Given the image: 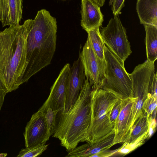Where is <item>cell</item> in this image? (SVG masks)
Wrapping results in <instances>:
<instances>
[{
    "label": "cell",
    "instance_id": "obj_4",
    "mask_svg": "<svg viewBox=\"0 0 157 157\" xmlns=\"http://www.w3.org/2000/svg\"><path fill=\"white\" fill-rule=\"evenodd\" d=\"M91 97V120L85 141L93 144L114 129V126L110 121V115L113 107L120 99L102 88L92 89Z\"/></svg>",
    "mask_w": 157,
    "mask_h": 157
},
{
    "label": "cell",
    "instance_id": "obj_27",
    "mask_svg": "<svg viewBox=\"0 0 157 157\" xmlns=\"http://www.w3.org/2000/svg\"><path fill=\"white\" fill-rule=\"evenodd\" d=\"M118 148L114 150L108 149L103 150L92 155L91 157H107L111 156L117 153Z\"/></svg>",
    "mask_w": 157,
    "mask_h": 157
},
{
    "label": "cell",
    "instance_id": "obj_28",
    "mask_svg": "<svg viewBox=\"0 0 157 157\" xmlns=\"http://www.w3.org/2000/svg\"><path fill=\"white\" fill-rule=\"evenodd\" d=\"M8 93L6 89L0 81V111L3 105L5 97Z\"/></svg>",
    "mask_w": 157,
    "mask_h": 157
},
{
    "label": "cell",
    "instance_id": "obj_7",
    "mask_svg": "<svg viewBox=\"0 0 157 157\" xmlns=\"http://www.w3.org/2000/svg\"><path fill=\"white\" fill-rule=\"evenodd\" d=\"M155 62L147 60L137 66L129 74L132 82V97H136L135 107L142 109L143 103L150 94L154 80L157 77L155 73Z\"/></svg>",
    "mask_w": 157,
    "mask_h": 157
},
{
    "label": "cell",
    "instance_id": "obj_21",
    "mask_svg": "<svg viewBox=\"0 0 157 157\" xmlns=\"http://www.w3.org/2000/svg\"><path fill=\"white\" fill-rule=\"evenodd\" d=\"M48 144H40L23 148L19 152L17 157H35L40 155L47 148Z\"/></svg>",
    "mask_w": 157,
    "mask_h": 157
},
{
    "label": "cell",
    "instance_id": "obj_16",
    "mask_svg": "<svg viewBox=\"0 0 157 157\" xmlns=\"http://www.w3.org/2000/svg\"><path fill=\"white\" fill-rule=\"evenodd\" d=\"M136 9L141 24L157 26V0H137Z\"/></svg>",
    "mask_w": 157,
    "mask_h": 157
},
{
    "label": "cell",
    "instance_id": "obj_17",
    "mask_svg": "<svg viewBox=\"0 0 157 157\" xmlns=\"http://www.w3.org/2000/svg\"><path fill=\"white\" fill-rule=\"evenodd\" d=\"M144 25L147 60L155 62L157 59V26L147 24Z\"/></svg>",
    "mask_w": 157,
    "mask_h": 157
},
{
    "label": "cell",
    "instance_id": "obj_19",
    "mask_svg": "<svg viewBox=\"0 0 157 157\" xmlns=\"http://www.w3.org/2000/svg\"><path fill=\"white\" fill-rule=\"evenodd\" d=\"M146 113L139 117L135 122L131 128L128 137L125 141L129 143L132 142L139 137L147 132L148 121Z\"/></svg>",
    "mask_w": 157,
    "mask_h": 157
},
{
    "label": "cell",
    "instance_id": "obj_1",
    "mask_svg": "<svg viewBox=\"0 0 157 157\" xmlns=\"http://www.w3.org/2000/svg\"><path fill=\"white\" fill-rule=\"evenodd\" d=\"M33 20L0 31V81L8 93L22 84L26 65L27 39Z\"/></svg>",
    "mask_w": 157,
    "mask_h": 157
},
{
    "label": "cell",
    "instance_id": "obj_14",
    "mask_svg": "<svg viewBox=\"0 0 157 157\" xmlns=\"http://www.w3.org/2000/svg\"><path fill=\"white\" fill-rule=\"evenodd\" d=\"M23 8V0H0V22L2 26L19 25Z\"/></svg>",
    "mask_w": 157,
    "mask_h": 157
},
{
    "label": "cell",
    "instance_id": "obj_29",
    "mask_svg": "<svg viewBox=\"0 0 157 157\" xmlns=\"http://www.w3.org/2000/svg\"><path fill=\"white\" fill-rule=\"evenodd\" d=\"M93 2L97 4L99 6H102L105 4L106 0H92Z\"/></svg>",
    "mask_w": 157,
    "mask_h": 157
},
{
    "label": "cell",
    "instance_id": "obj_12",
    "mask_svg": "<svg viewBox=\"0 0 157 157\" xmlns=\"http://www.w3.org/2000/svg\"><path fill=\"white\" fill-rule=\"evenodd\" d=\"M85 75L83 65L79 55L70 67L67 86L65 110H70L78 97L85 82Z\"/></svg>",
    "mask_w": 157,
    "mask_h": 157
},
{
    "label": "cell",
    "instance_id": "obj_6",
    "mask_svg": "<svg viewBox=\"0 0 157 157\" xmlns=\"http://www.w3.org/2000/svg\"><path fill=\"white\" fill-rule=\"evenodd\" d=\"M126 30L119 15H114L100 34L105 45L119 60L124 62L132 51Z\"/></svg>",
    "mask_w": 157,
    "mask_h": 157
},
{
    "label": "cell",
    "instance_id": "obj_23",
    "mask_svg": "<svg viewBox=\"0 0 157 157\" xmlns=\"http://www.w3.org/2000/svg\"><path fill=\"white\" fill-rule=\"evenodd\" d=\"M42 111L44 112L46 121L51 135H52L56 126L57 114L58 112L49 107L47 108Z\"/></svg>",
    "mask_w": 157,
    "mask_h": 157
},
{
    "label": "cell",
    "instance_id": "obj_24",
    "mask_svg": "<svg viewBox=\"0 0 157 157\" xmlns=\"http://www.w3.org/2000/svg\"><path fill=\"white\" fill-rule=\"evenodd\" d=\"M121 99H119L116 102L111 111L110 119L111 122L114 126L116 120L119 115L121 107Z\"/></svg>",
    "mask_w": 157,
    "mask_h": 157
},
{
    "label": "cell",
    "instance_id": "obj_25",
    "mask_svg": "<svg viewBox=\"0 0 157 157\" xmlns=\"http://www.w3.org/2000/svg\"><path fill=\"white\" fill-rule=\"evenodd\" d=\"M124 1L125 0H113L112 5L114 15H119L121 13V10L124 6Z\"/></svg>",
    "mask_w": 157,
    "mask_h": 157
},
{
    "label": "cell",
    "instance_id": "obj_18",
    "mask_svg": "<svg viewBox=\"0 0 157 157\" xmlns=\"http://www.w3.org/2000/svg\"><path fill=\"white\" fill-rule=\"evenodd\" d=\"M99 28V27H97L92 29L87 33L88 37L90 39L97 59L105 71L106 63L104 48L105 45L102 39Z\"/></svg>",
    "mask_w": 157,
    "mask_h": 157
},
{
    "label": "cell",
    "instance_id": "obj_13",
    "mask_svg": "<svg viewBox=\"0 0 157 157\" xmlns=\"http://www.w3.org/2000/svg\"><path fill=\"white\" fill-rule=\"evenodd\" d=\"M114 130L93 144L89 143L76 147L68 151L66 157H91L100 151L109 149L115 145L113 142Z\"/></svg>",
    "mask_w": 157,
    "mask_h": 157
},
{
    "label": "cell",
    "instance_id": "obj_3",
    "mask_svg": "<svg viewBox=\"0 0 157 157\" xmlns=\"http://www.w3.org/2000/svg\"><path fill=\"white\" fill-rule=\"evenodd\" d=\"M92 88L86 79L71 109L59 112L52 136L58 139L62 146L69 151L80 142L85 141L90 125Z\"/></svg>",
    "mask_w": 157,
    "mask_h": 157
},
{
    "label": "cell",
    "instance_id": "obj_9",
    "mask_svg": "<svg viewBox=\"0 0 157 157\" xmlns=\"http://www.w3.org/2000/svg\"><path fill=\"white\" fill-rule=\"evenodd\" d=\"M51 135L44 112L39 109L27 123L23 136L25 147L46 143Z\"/></svg>",
    "mask_w": 157,
    "mask_h": 157
},
{
    "label": "cell",
    "instance_id": "obj_22",
    "mask_svg": "<svg viewBox=\"0 0 157 157\" xmlns=\"http://www.w3.org/2000/svg\"><path fill=\"white\" fill-rule=\"evenodd\" d=\"M157 103V95L155 94H149L144 101L142 110L144 113H146L148 119L156 108Z\"/></svg>",
    "mask_w": 157,
    "mask_h": 157
},
{
    "label": "cell",
    "instance_id": "obj_10",
    "mask_svg": "<svg viewBox=\"0 0 157 157\" xmlns=\"http://www.w3.org/2000/svg\"><path fill=\"white\" fill-rule=\"evenodd\" d=\"M71 66L69 63L65 64L51 88L49 96L39 109L43 111L47 108L60 112L65 110L67 86Z\"/></svg>",
    "mask_w": 157,
    "mask_h": 157
},
{
    "label": "cell",
    "instance_id": "obj_26",
    "mask_svg": "<svg viewBox=\"0 0 157 157\" xmlns=\"http://www.w3.org/2000/svg\"><path fill=\"white\" fill-rule=\"evenodd\" d=\"M155 117L150 116L148 119V128L147 136V139H149L155 132L156 128L157 123Z\"/></svg>",
    "mask_w": 157,
    "mask_h": 157
},
{
    "label": "cell",
    "instance_id": "obj_8",
    "mask_svg": "<svg viewBox=\"0 0 157 157\" xmlns=\"http://www.w3.org/2000/svg\"><path fill=\"white\" fill-rule=\"evenodd\" d=\"M79 54L86 77L92 89L101 88L105 71L97 59L88 37Z\"/></svg>",
    "mask_w": 157,
    "mask_h": 157
},
{
    "label": "cell",
    "instance_id": "obj_30",
    "mask_svg": "<svg viewBox=\"0 0 157 157\" xmlns=\"http://www.w3.org/2000/svg\"><path fill=\"white\" fill-rule=\"evenodd\" d=\"M7 155L6 153H0V157H5Z\"/></svg>",
    "mask_w": 157,
    "mask_h": 157
},
{
    "label": "cell",
    "instance_id": "obj_11",
    "mask_svg": "<svg viewBox=\"0 0 157 157\" xmlns=\"http://www.w3.org/2000/svg\"><path fill=\"white\" fill-rule=\"evenodd\" d=\"M136 97L121 99L119 115L115 123L113 142L115 144L125 142L128 139L132 125V110Z\"/></svg>",
    "mask_w": 157,
    "mask_h": 157
},
{
    "label": "cell",
    "instance_id": "obj_2",
    "mask_svg": "<svg viewBox=\"0 0 157 157\" xmlns=\"http://www.w3.org/2000/svg\"><path fill=\"white\" fill-rule=\"evenodd\" d=\"M57 29L56 18L48 11L43 9L37 12L27 37L22 83L50 64L56 49Z\"/></svg>",
    "mask_w": 157,
    "mask_h": 157
},
{
    "label": "cell",
    "instance_id": "obj_20",
    "mask_svg": "<svg viewBox=\"0 0 157 157\" xmlns=\"http://www.w3.org/2000/svg\"><path fill=\"white\" fill-rule=\"evenodd\" d=\"M147 132H146L132 142H124L122 146L118 148L117 153L124 155L141 146L145 143L147 139Z\"/></svg>",
    "mask_w": 157,
    "mask_h": 157
},
{
    "label": "cell",
    "instance_id": "obj_32",
    "mask_svg": "<svg viewBox=\"0 0 157 157\" xmlns=\"http://www.w3.org/2000/svg\"></svg>",
    "mask_w": 157,
    "mask_h": 157
},
{
    "label": "cell",
    "instance_id": "obj_15",
    "mask_svg": "<svg viewBox=\"0 0 157 157\" xmlns=\"http://www.w3.org/2000/svg\"><path fill=\"white\" fill-rule=\"evenodd\" d=\"M100 7L92 0H81V25L87 32L101 25L104 18Z\"/></svg>",
    "mask_w": 157,
    "mask_h": 157
},
{
    "label": "cell",
    "instance_id": "obj_31",
    "mask_svg": "<svg viewBox=\"0 0 157 157\" xmlns=\"http://www.w3.org/2000/svg\"><path fill=\"white\" fill-rule=\"evenodd\" d=\"M113 0H109V6L111 5L113 2Z\"/></svg>",
    "mask_w": 157,
    "mask_h": 157
},
{
    "label": "cell",
    "instance_id": "obj_5",
    "mask_svg": "<svg viewBox=\"0 0 157 157\" xmlns=\"http://www.w3.org/2000/svg\"><path fill=\"white\" fill-rule=\"evenodd\" d=\"M104 54L106 65L101 88L111 92L121 99L132 97V82L129 74L125 69L124 62L105 45Z\"/></svg>",
    "mask_w": 157,
    "mask_h": 157
}]
</instances>
